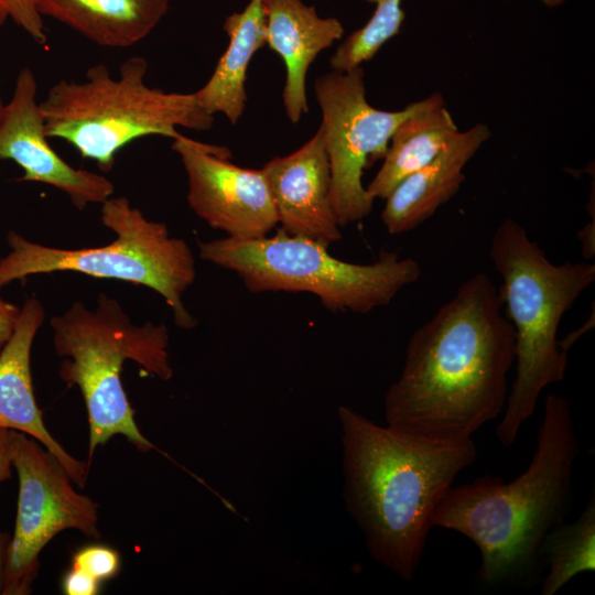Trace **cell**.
<instances>
[{"mask_svg": "<svg viewBox=\"0 0 595 595\" xmlns=\"http://www.w3.org/2000/svg\"><path fill=\"white\" fill-rule=\"evenodd\" d=\"M327 248L281 228L259 238L198 241L199 257L236 273L249 292H306L333 312L366 314L386 306L421 275L414 259L397 252L360 264L337 259Z\"/></svg>", "mask_w": 595, "mask_h": 595, "instance_id": "52a82bcc", "label": "cell"}, {"mask_svg": "<svg viewBox=\"0 0 595 595\" xmlns=\"http://www.w3.org/2000/svg\"><path fill=\"white\" fill-rule=\"evenodd\" d=\"M12 472L9 430L0 429V483L10 478ZM11 537L0 531V595L3 586L4 565Z\"/></svg>", "mask_w": 595, "mask_h": 595, "instance_id": "cb8c5ba5", "label": "cell"}, {"mask_svg": "<svg viewBox=\"0 0 595 595\" xmlns=\"http://www.w3.org/2000/svg\"><path fill=\"white\" fill-rule=\"evenodd\" d=\"M12 20L37 44H45L47 35L35 0H0V25Z\"/></svg>", "mask_w": 595, "mask_h": 595, "instance_id": "603a6c76", "label": "cell"}, {"mask_svg": "<svg viewBox=\"0 0 595 595\" xmlns=\"http://www.w3.org/2000/svg\"><path fill=\"white\" fill-rule=\"evenodd\" d=\"M3 106H4V102H3V100H2V97H1V90H0V112H1V110H2V108H3Z\"/></svg>", "mask_w": 595, "mask_h": 595, "instance_id": "83f0119b", "label": "cell"}, {"mask_svg": "<svg viewBox=\"0 0 595 595\" xmlns=\"http://www.w3.org/2000/svg\"><path fill=\"white\" fill-rule=\"evenodd\" d=\"M0 259H1V257H0Z\"/></svg>", "mask_w": 595, "mask_h": 595, "instance_id": "f1b7e54d", "label": "cell"}, {"mask_svg": "<svg viewBox=\"0 0 595 595\" xmlns=\"http://www.w3.org/2000/svg\"><path fill=\"white\" fill-rule=\"evenodd\" d=\"M457 131L440 93L422 99L393 132L383 163L366 187L368 194L385 199L403 178L431 162Z\"/></svg>", "mask_w": 595, "mask_h": 595, "instance_id": "d6986e66", "label": "cell"}, {"mask_svg": "<svg viewBox=\"0 0 595 595\" xmlns=\"http://www.w3.org/2000/svg\"><path fill=\"white\" fill-rule=\"evenodd\" d=\"M119 552L105 544H89L78 549L72 558L71 567L79 570L102 584L120 571Z\"/></svg>", "mask_w": 595, "mask_h": 595, "instance_id": "7402d4cb", "label": "cell"}, {"mask_svg": "<svg viewBox=\"0 0 595 595\" xmlns=\"http://www.w3.org/2000/svg\"><path fill=\"white\" fill-rule=\"evenodd\" d=\"M364 77L359 66L332 71L314 82L331 170V199L340 227L371 213L375 199L363 184L364 171L383 160L398 126L421 105L420 100L399 111L377 109L366 99Z\"/></svg>", "mask_w": 595, "mask_h": 595, "instance_id": "30bf717a", "label": "cell"}, {"mask_svg": "<svg viewBox=\"0 0 595 595\" xmlns=\"http://www.w3.org/2000/svg\"><path fill=\"white\" fill-rule=\"evenodd\" d=\"M266 45L285 66L282 98L288 119L298 123L309 112L306 76L311 64L344 35L342 22L323 18L303 0H263Z\"/></svg>", "mask_w": 595, "mask_h": 595, "instance_id": "9a60e30c", "label": "cell"}, {"mask_svg": "<svg viewBox=\"0 0 595 595\" xmlns=\"http://www.w3.org/2000/svg\"><path fill=\"white\" fill-rule=\"evenodd\" d=\"M100 587V583L73 567L66 572L62 581V589L66 595H96Z\"/></svg>", "mask_w": 595, "mask_h": 595, "instance_id": "d4e9b609", "label": "cell"}, {"mask_svg": "<svg viewBox=\"0 0 595 595\" xmlns=\"http://www.w3.org/2000/svg\"><path fill=\"white\" fill-rule=\"evenodd\" d=\"M375 4L368 22L350 33L329 60L332 71L347 72L371 60L390 39L396 36L405 19L402 0H365Z\"/></svg>", "mask_w": 595, "mask_h": 595, "instance_id": "44dd1931", "label": "cell"}, {"mask_svg": "<svg viewBox=\"0 0 595 595\" xmlns=\"http://www.w3.org/2000/svg\"><path fill=\"white\" fill-rule=\"evenodd\" d=\"M53 344L63 360L58 375L77 386L88 414V463L96 448L112 436L123 435L140 451L155 448L141 433L121 382L126 360L145 374L170 380L169 331L164 324L134 325L120 303L99 293L95 310L82 302L51 318Z\"/></svg>", "mask_w": 595, "mask_h": 595, "instance_id": "8992f818", "label": "cell"}, {"mask_svg": "<svg viewBox=\"0 0 595 595\" xmlns=\"http://www.w3.org/2000/svg\"><path fill=\"white\" fill-rule=\"evenodd\" d=\"M101 223L112 230V242L90 248L63 249L8 234L9 252L0 259V286L32 274L74 271L95 278L144 285L159 293L177 327L192 329L197 320L183 295L196 278L195 259L187 242L171 237L165 224L151 221L127 197L101 204Z\"/></svg>", "mask_w": 595, "mask_h": 595, "instance_id": "ba28073f", "label": "cell"}, {"mask_svg": "<svg viewBox=\"0 0 595 595\" xmlns=\"http://www.w3.org/2000/svg\"><path fill=\"white\" fill-rule=\"evenodd\" d=\"M489 137L483 123L457 131L431 162L403 178L385 198L381 220L386 229L400 235L429 219L459 191L465 165Z\"/></svg>", "mask_w": 595, "mask_h": 595, "instance_id": "2e32d148", "label": "cell"}, {"mask_svg": "<svg viewBox=\"0 0 595 595\" xmlns=\"http://www.w3.org/2000/svg\"><path fill=\"white\" fill-rule=\"evenodd\" d=\"M263 0H249L240 12L229 14L224 31L229 43L206 84L195 91L199 105L209 113H223L232 125L247 104V71L255 53L266 46Z\"/></svg>", "mask_w": 595, "mask_h": 595, "instance_id": "ac0fdd59", "label": "cell"}, {"mask_svg": "<svg viewBox=\"0 0 595 595\" xmlns=\"http://www.w3.org/2000/svg\"><path fill=\"white\" fill-rule=\"evenodd\" d=\"M187 176V203L213 229L238 239L269 235L278 215L262 169H247L230 161L225 147L206 144L182 133L173 139Z\"/></svg>", "mask_w": 595, "mask_h": 595, "instance_id": "8fae6325", "label": "cell"}, {"mask_svg": "<svg viewBox=\"0 0 595 595\" xmlns=\"http://www.w3.org/2000/svg\"><path fill=\"white\" fill-rule=\"evenodd\" d=\"M346 509L370 556L410 582L433 515L456 476L477 459L473 441L437 442L377 424L339 405Z\"/></svg>", "mask_w": 595, "mask_h": 595, "instance_id": "7a4b0ae2", "label": "cell"}, {"mask_svg": "<svg viewBox=\"0 0 595 595\" xmlns=\"http://www.w3.org/2000/svg\"><path fill=\"white\" fill-rule=\"evenodd\" d=\"M489 255L502 280L498 292L516 336V378L496 429L499 442L510 446L544 388L565 378L567 353L560 347L558 329L565 312L594 282L595 264L552 263L511 218L495 230Z\"/></svg>", "mask_w": 595, "mask_h": 595, "instance_id": "277c9868", "label": "cell"}, {"mask_svg": "<svg viewBox=\"0 0 595 595\" xmlns=\"http://www.w3.org/2000/svg\"><path fill=\"white\" fill-rule=\"evenodd\" d=\"M36 91L34 73L23 67L11 99L0 112V159L12 160L23 170L19 181L51 185L79 210L89 204H102L113 194L112 182L102 174L73 167L53 150Z\"/></svg>", "mask_w": 595, "mask_h": 595, "instance_id": "7c38bea8", "label": "cell"}, {"mask_svg": "<svg viewBox=\"0 0 595 595\" xmlns=\"http://www.w3.org/2000/svg\"><path fill=\"white\" fill-rule=\"evenodd\" d=\"M542 555L548 565L542 595H554L576 575L595 570L594 491L574 522H563L547 536Z\"/></svg>", "mask_w": 595, "mask_h": 595, "instance_id": "ffe728a7", "label": "cell"}, {"mask_svg": "<svg viewBox=\"0 0 595 595\" xmlns=\"http://www.w3.org/2000/svg\"><path fill=\"white\" fill-rule=\"evenodd\" d=\"M20 311L21 307L6 301L0 294V350L11 338L15 329Z\"/></svg>", "mask_w": 595, "mask_h": 595, "instance_id": "484cf974", "label": "cell"}, {"mask_svg": "<svg viewBox=\"0 0 595 595\" xmlns=\"http://www.w3.org/2000/svg\"><path fill=\"white\" fill-rule=\"evenodd\" d=\"M491 279L477 273L410 337L385 396L387 424L423 439H473L504 412L516 336Z\"/></svg>", "mask_w": 595, "mask_h": 595, "instance_id": "6da1fadb", "label": "cell"}, {"mask_svg": "<svg viewBox=\"0 0 595 595\" xmlns=\"http://www.w3.org/2000/svg\"><path fill=\"white\" fill-rule=\"evenodd\" d=\"M50 17L95 44L125 48L145 39L166 14L170 0H35Z\"/></svg>", "mask_w": 595, "mask_h": 595, "instance_id": "e0dca14e", "label": "cell"}, {"mask_svg": "<svg viewBox=\"0 0 595 595\" xmlns=\"http://www.w3.org/2000/svg\"><path fill=\"white\" fill-rule=\"evenodd\" d=\"M9 443L19 495L1 595H28L40 570V553L57 533L75 529L90 538L101 536L98 505L75 490L63 465L39 441L9 430Z\"/></svg>", "mask_w": 595, "mask_h": 595, "instance_id": "9c48e42d", "label": "cell"}, {"mask_svg": "<svg viewBox=\"0 0 595 595\" xmlns=\"http://www.w3.org/2000/svg\"><path fill=\"white\" fill-rule=\"evenodd\" d=\"M280 228L292 236L329 246L342 239L331 199V170L318 130L296 151L262 167Z\"/></svg>", "mask_w": 595, "mask_h": 595, "instance_id": "4fadbf2b", "label": "cell"}, {"mask_svg": "<svg viewBox=\"0 0 595 595\" xmlns=\"http://www.w3.org/2000/svg\"><path fill=\"white\" fill-rule=\"evenodd\" d=\"M580 444L564 396L550 393L527 468L513 480L489 474L451 489L432 527L461 533L479 550V582L531 584L544 566L547 536L564 522Z\"/></svg>", "mask_w": 595, "mask_h": 595, "instance_id": "3957f363", "label": "cell"}, {"mask_svg": "<svg viewBox=\"0 0 595 595\" xmlns=\"http://www.w3.org/2000/svg\"><path fill=\"white\" fill-rule=\"evenodd\" d=\"M44 317L42 303L28 298L11 338L0 350V429L23 432L39 441L63 465L72 482L83 487L90 464L72 456L51 435L34 396L31 349Z\"/></svg>", "mask_w": 595, "mask_h": 595, "instance_id": "5bb4252c", "label": "cell"}, {"mask_svg": "<svg viewBox=\"0 0 595 595\" xmlns=\"http://www.w3.org/2000/svg\"><path fill=\"white\" fill-rule=\"evenodd\" d=\"M148 62L127 58L113 77L104 64L90 66L85 80L62 79L39 102L48 138L62 139L84 158L109 172L117 153L149 136L176 138L177 128L209 130L215 116L195 93H167L149 87Z\"/></svg>", "mask_w": 595, "mask_h": 595, "instance_id": "5b68a950", "label": "cell"}, {"mask_svg": "<svg viewBox=\"0 0 595 595\" xmlns=\"http://www.w3.org/2000/svg\"><path fill=\"white\" fill-rule=\"evenodd\" d=\"M547 7L555 8L564 3L565 0H541Z\"/></svg>", "mask_w": 595, "mask_h": 595, "instance_id": "4316f807", "label": "cell"}]
</instances>
